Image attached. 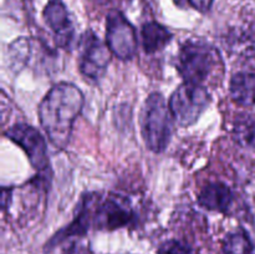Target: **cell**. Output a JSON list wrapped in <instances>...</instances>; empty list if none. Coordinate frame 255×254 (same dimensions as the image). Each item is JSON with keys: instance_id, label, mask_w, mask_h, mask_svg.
Wrapping results in <instances>:
<instances>
[{"instance_id": "6da1fadb", "label": "cell", "mask_w": 255, "mask_h": 254, "mask_svg": "<svg viewBox=\"0 0 255 254\" xmlns=\"http://www.w3.org/2000/svg\"><path fill=\"white\" fill-rule=\"evenodd\" d=\"M84 102L82 92L69 82L55 85L42 99L39 106L40 124L56 148H65L69 143Z\"/></svg>"}, {"instance_id": "7a4b0ae2", "label": "cell", "mask_w": 255, "mask_h": 254, "mask_svg": "<svg viewBox=\"0 0 255 254\" xmlns=\"http://www.w3.org/2000/svg\"><path fill=\"white\" fill-rule=\"evenodd\" d=\"M171 110L158 92L149 95L142 110V136L151 151L159 153L168 146L172 134Z\"/></svg>"}, {"instance_id": "3957f363", "label": "cell", "mask_w": 255, "mask_h": 254, "mask_svg": "<svg viewBox=\"0 0 255 254\" xmlns=\"http://www.w3.org/2000/svg\"><path fill=\"white\" fill-rule=\"evenodd\" d=\"M217 61V52L202 41H187L181 47L177 69L184 82L201 85L206 81Z\"/></svg>"}, {"instance_id": "277c9868", "label": "cell", "mask_w": 255, "mask_h": 254, "mask_svg": "<svg viewBox=\"0 0 255 254\" xmlns=\"http://www.w3.org/2000/svg\"><path fill=\"white\" fill-rule=\"evenodd\" d=\"M209 101L211 96L203 86L184 82L172 94L169 110L181 126H191L203 114Z\"/></svg>"}, {"instance_id": "5b68a950", "label": "cell", "mask_w": 255, "mask_h": 254, "mask_svg": "<svg viewBox=\"0 0 255 254\" xmlns=\"http://www.w3.org/2000/svg\"><path fill=\"white\" fill-rule=\"evenodd\" d=\"M92 224L97 229L122 228L131 223L133 212L128 201L124 197H107L102 199L96 194H91Z\"/></svg>"}, {"instance_id": "8992f818", "label": "cell", "mask_w": 255, "mask_h": 254, "mask_svg": "<svg viewBox=\"0 0 255 254\" xmlns=\"http://www.w3.org/2000/svg\"><path fill=\"white\" fill-rule=\"evenodd\" d=\"M106 42L112 54L121 60H129L136 54V31L121 11L112 10L107 15Z\"/></svg>"}, {"instance_id": "52a82bcc", "label": "cell", "mask_w": 255, "mask_h": 254, "mask_svg": "<svg viewBox=\"0 0 255 254\" xmlns=\"http://www.w3.org/2000/svg\"><path fill=\"white\" fill-rule=\"evenodd\" d=\"M80 50V71L91 80H99L106 72L111 60V50L92 31L85 32Z\"/></svg>"}, {"instance_id": "ba28073f", "label": "cell", "mask_w": 255, "mask_h": 254, "mask_svg": "<svg viewBox=\"0 0 255 254\" xmlns=\"http://www.w3.org/2000/svg\"><path fill=\"white\" fill-rule=\"evenodd\" d=\"M6 137L20 146L29 157L30 163L37 171L44 172L49 168L46 142L34 127L25 124H17L5 132Z\"/></svg>"}, {"instance_id": "9c48e42d", "label": "cell", "mask_w": 255, "mask_h": 254, "mask_svg": "<svg viewBox=\"0 0 255 254\" xmlns=\"http://www.w3.org/2000/svg\"><path fill=\"white\" fill-rule=\"evenodd\" d=\"M42 15L47 26L55 34L57 44L65 49L71 45L74 39V26L62 0H50L45 6Z\"/></svg>"}, {"instance_id": "30bf717a", "label": "cell", "mask_w": 255, "mask_h": 254, "mask_svg": "<svg viewBox=\"0 0 255 254\" xmlns=\"http://www.w3.org/2000/svg\"><path fill=\"white\" fill-rule=\"evenodd\" d=\"M229 92L233 101L241 106L255 105V72L242 71L233 75Z\"/></svg>"}, {"instance_id": "8fae6325", "label": "cell", "mask_w": 255, "mask_h": 254, "mask_svg": "<svg viewBox=\"0 0 255 254\" xmlns=\"http://www.w3.org/2000/svg\"><path fill=\"white\" fill-rule=\"evenodd\" d=\"M233 201V194L229 187L223 183H211L202 189L198 203L209 211L226 212Z\"/></svg>"}, {"instance_id": "7c38bea8", "label": "cell", "mask_w": 255, "mask_h": 254, "mask_svg": "<svg viewBox=\"0 0 255 254\" xmlns=\"http://www.w3.org/2000/svg\"><path fill=\"white\" fill-rule=\"evenodd\" d=\"M142 46L147 54H153L163 49L172 40V34L167 27L156 21L146 22L141 29Z\"/></svg>"}, {"instance_id": "4fadbf2b", "label": "cell", "mask_w": 255, "mask_h": 254, "mask_svg": "<svg viewBox=\"0 0 255 254\" xmlns=\"http://www.w3.org/2000/svg\"><path fill=\"white\" fill-rule=\"evenodd\" d=\"M234 139L243 147H255V115H243L234 122Z\"/></svg>"}, {"instance_id": "5bb4252c", "label": "cell", "mask_w": 255, "mask_h": 254, "mask_svg": "<svg viewBox=\"0 0 255 254\" xmlns=\"http://www.w3.org/2000/svg\"><path fill=\"white\" fill-rule=\"evenodd\" d=\"M224 254H253L254 247L244 231L229 234L223 243Z\"/></svg>"}, {"instance_id": "9a60e30c", "label": "cell", "mask_w": 255, "mask_h": 254, "mask_svg": "<svg viewBox=\"0 0 255 254\" xmlns=\"http://www.w3.org/2000/svg\"><path fill=\"white\" fill-rule=\"evenodd\" d=\"M162 254H191V249L181 242L171 241L162 247Z\"/></svg>"}, {"instance_id": "2e32d148", "label": "cell", "mask_w": 255, "mask_h": 254, "mask_svg": "<svg viewBox=\"0 0 255 254\" xmlns=\"http://www.w3.org/2000/svg\"><path fill=\"white\" fill-rule=\"evenodd\" d=\"M97 1L102 2V4H106V2H112V1H117V0H97Z\"/></svg>"}]
</instances>
